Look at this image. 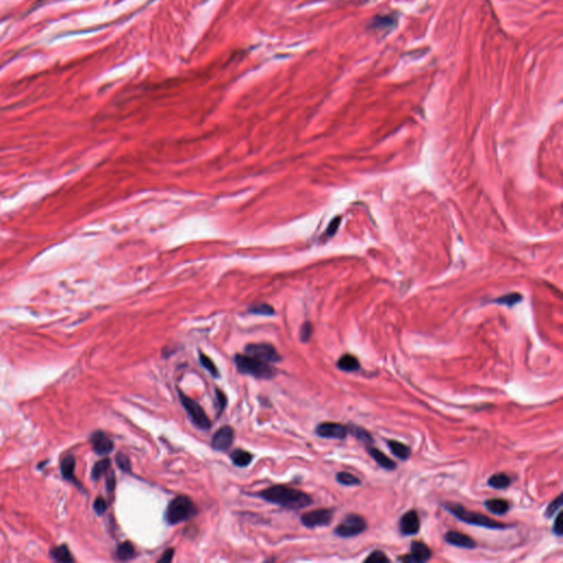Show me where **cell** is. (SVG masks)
Instances as JSON below:
<instances>
[{"label": "cell", "instance_id": "cell-20", "mask_svg": "<svg viewBox=\"0 0 563 563\" xmlns=\"http://www.w3.org/2000/svg\"><path fill=\"white\" fill-rule=\"evenodd\" d=\"M117 558H118L119 560L121 561H127V560H130L132 558L135 557L136 555V549L134 545L129 541H125V543H122L118 546V548H117Z\"/></svg>", "mask_w": 563, "mask_h": 563}, {"label": "cell", "instance_id": "cell-35", "mask_svg": "<svg viewBox=\"0 0 563 563\" xmlns=\"http://www.w3.org/2000/svg\"><path fill=\"white\" fill-rule=\"evenodd\" d=\"M552 531H554V534L558 537H561L562 534H563V525H562V513L559 512L557 515V517L555 519V524H554V528H552Z\"/></svg>", "mask_w": 563, "mask_h": 563}, {"label": "cell", "instance_id": "cell-40", "mask_svg": "<svg viewBox=\"0 0 563 563\" xmlns=\"http://www.w3.org/2000/svg\"><path fill=\"white\" fill-rule=\"evenodd\" d=\"M115 486H116V479H115L114 473H111L107 479V490L109 492H113Z\"/></svg>", "mask_w": 563, "mask_h": 563}, {"label": "cell", "instance_id": "cell-19", "mask_svg": "<svg viewBox=\"0 0 563 563\" xmlns=\"http://www.w3.org/2000/svg\"><path fill=\"white\" fill-rule=\"evenodd\" d=\"M511 477L506 473H495L487 481L488 486L495 488V490H505V488L511 485Z\"/></svg>", "mask_w": 563, "mask_h": 563}, {"label": "cell", "instance_id": "cell-31", "mask_svg": "<svg viewBox=\"0 0 563 563\" xmlns=\"http://www.w3.org/2000/svg\"><path fill=\"white\" fill-rule=\"evenodd\" d=\"M522 300V296L520 294H508L506 296H503V297H499L495 300V302L499 305H507V306H514L516 305L518 301Z\"/></svg>", "mask_w": 563, "mask_h": 563}, {"label": "cell", "instance_id": "cell-18", "mask_svg": "<svg viewBox=\"0 0 563 563\" xmlns=\"http://www.w3.org/2000/svg\"><path fill=\"white\" fill-rule=\"evenodd\" d=\"M386 443L389 445L391 452L400 460L403 461L407 460L412 454L411 448L400 441H396V440H387Z\"/></svg>", "mask_w": 563, "mask_h": 563}, {"label": "cell", "instance_id": "cell-22", "mask_svg": "<svg viewBox=\"0 0 563 563\" xmlns=\"http://www.w3.org/2000/svg\"><path fill=\"white\" fill-rule=\"evenodd\" d=\"M336 480L340 484L344 486H359L361 485V480L355 475L349 473V472H339L336 476Z\"/></svg>", "mask_w": 563, "mask_h": 563}, {"label": "cell", "instance_id": "cell-25", "mask_svg": "<svg viewBox=\"0 0 563 563\" xmlns=\"http://www.w3.org/2000/svg\"><path fill=\"white\" fill-rule=\"evenodd\" d=\"M62 473L64 475L65 479L73 480L74 479V470H75V460L73 456H66V458L62 461Z\"/></svg>", "mask_w": 563, "mask_h": 563}, {"label": "cell", "instance_id": "cell-28", "mask_svg": "<svg viewBox=\"0 0 563 563\" xmlns=\"http://www.w3.org/2000/svg\"><path fill=\"white\" fill-rule=\"evenodd\" d=\"M199 361L201 365H203L204 368L208 371L212 376H214V378H218V376H219V372H218L217 366L215 365L214 362H212V360L209 357H207V355H205L204 353H200Z\"/></svg>", "mask_w": 563, "mask_h": 563}, {"label": "cell", "instance_id": "cell-3", "mask_svg": "<svg viewBox=\"0 0 563 563\" xmlns=\"http://www.w3.org/2000/svg\"><path fill=\"white\" fill-rule=\"evenodd\" d=\"M235 363L239 372L252 375L257 379L270 380L276 374L275 369L269 362L248 354H237L235 357Z\"/></svg>", "mask_w": 563, "mask_h": 563}, {"label": "cell", "instance_id": "cell-36", "mask_svg": "<svg viewBox=\"0 0 563 563\" xmlns=\"http://www.w3.org/2000/svg\"><path fill=\"white\" fill-rule=\"evenodd\" d=\"M340 221H341V218H340V217L334 218V219L330 222V225L328 226V229H327L326 232H325L326 237H332V236L334 235V233L337 232L338 228H339V226H340Z\"/></svg>", "mask_w": 563, "mask_h": 563}, {"label": "cell", "instance_id": "cell-37", "mask_svg": "<svg viewBox=\"0 0 563 563\" xmlns=\"http://www.w3.org/2000/svg\"><path fill=\"white\" fill-rule=\"evenodd\" d=\"M94 508H95V511H96L97 514L102 515V514H104V513L106 512V509H107V504H106L105 499L99 497V498L96 499V502H95Z\"/></svg>", "mask_w": 563, "mask_h": 563}, {"label": "cell", "instance_id": "cell-13", "mask_svg": "<svg viewBox=\"0 0 563 563\" xmlns=\"http://www.w3.org/2000/svg\"><path fill=\"white\" fill-rule=\"evenodd\" d=\"M444 540L448 544L454 547H459V548L464 549H474L476 548V543L469 536H466L459 531L450 530L444 535Z\"/></svg>", "mask_w": 563, "mask_h": 563}, {"label": "cell", "instance_id": "cell-33", "mask_svg": "<svg viewBox=\"0 0 563 563\" xmlns=\"http://www.w3.org/2000/svg\"><path fill=\"white\" fill-rule=\"evenodd\" d=\"M117 464L120 467L122 471L125 472H129L131 470V463H130V460L128 456L124 453H118L117 454Z\"/></svg>", "mask_w": 563, "mask_h": 563}, {"label": "cell", "instance_id": "cell-24", "mask_svg": "<svg viewBox=\"0 0 563 563\" xmlns=\"http://www.w3.org/2000/svg\"><path fill=\"white\" fill-rule=\"evenodd\" d=\"M395 19L393 17H390V15H384V17H376L373 21H372L371 23V28L372 29H376V30H382V29H387L389 26H393L395 24Z\"/></svg>", "mask_w": 563, "mask_h": 563}, {"label": "cell", "instance_id": "cell-34", "mask_svg": "<svg viewBox=\"0 0 563 563\" xmlns=\"http://www.w3.org/2000/svg\"><path fill=\"white\" fill-rule=\"evenodd\" d=\"M312 333V326L310 322H305L300 328V340L302 342L309 341Z\"/></svg>", "mask_w": 563, "mask_h": 563}, {"label": "cell", "instance_id": "cell-30", "mask_svg": "<svg viewBox=\"0 0 563 563\" xmlns=\"http://www.w3.org/2000/svg\"><path fill=\"white\" fill-rule=\"evenodd\" d=\"M562 507V495L558 496L555 501H552L548 507L546 508V513H545V516L547 518H551L555 516V514L559 512V509Z\"/></svg>", "mask_w": 563, "mask_h": 563}, {"label": "cell", "instance_id": "cell-17", "mask_svg": "<svg viewBox=\"0 0 563 563\" xmlns=\"http://www.w3.org/2000/svg\"><path fill=\"white\" fill-rule=\"evenodd\" d=\"M337 368L343 372H357L360 370L361 364L359 360L352 354H343L338 360Z\"/></svg>", "mask_w": 563, "mask_h": 563}, {"label": "cell", "instance_id": "cell-32", "mask_svg": "<svg viewBox=\"0 0 563 563\" xmlns=\"http://www.w3.org/2000/svg\"><path fill=\"white\" fill-rule=\"evenodd\" d=\"M390 561H391V560L389 559V558L386 557V555L384 554V552H383V551H379V550L372 552V554L364 560L365 563H383V562H384V563H387V562H390Z\"/></svg>", "mask_w": 563, "mask_h": 563}, {"label": "cell", "instance_id": "cell-7", "mask_svg": "<svg viewBox=\"0 0 563 563\" xmlns=\"http://www.w3.org/2000/svg\"><path fill=\"white\" fill-rule=\"evenodd\" d=\"M246 354L251 357L258 358L265 362L273 363L280 362L281 355L276 351V349L269 343H253L246 347Z\"/></svg>", "mask_w": 563, "mask_h": 563}, {"label": "cell", "instance_id": "cell-38", "mask_svg": "<svg viewBox=\"0 0 563 563\" xmlns=\"http://www.w3.org/2000/svg\"><path fill=\"white\" fill-rule=\"evenodd\" d=\"M216 394H217L218 404H219V415H220V413L225 410V407L227 405V397L220 390H216Z\"/></svg>", "mask_w": 563, "mask_h": 563}, {"label": "cell", "instance_id": "cell-4", "mask_svg": "<svg viewBox=\"0 0 563 563\" xmlns=\"http://www.w3.org/2000/svg\"><path fill=\"white\" fill-rule=\"evenodd\" d=\"M197 514V508L192 499L187 496H177L168 504L165 517L168 524L176 525L193 518Z\"/></svg>", "mask_w": 563, "mask_h": 563}, {"label": "cell", "instance_id": "cell-26", "mask_svg": "<svg viewBox=\"0 0 563 563\" xmlns=\"http://www.w3.org/2000/svg\"><path fill=\"white\" fill-rule=\"evenodd\" d=\"M52 557L54 558L56 561L60 562H71L73 561V558L70 550L67 549V547L61 546L57 547L54 550H52Z\"/></svg>", "mask_w": 563, "mask_h": 563}, {"label": "cell", "instance_id": "cell-14", "mask_svg": "<svg viewBox=\"0 0 563 563\" xmlns=\"http://www.w3.org/2000/svg\"><path fill=\"white\" fill-rule=\"evenodd\" d=\"M94 451L99 455L110 453L114 449V442L104 432H96L92 437Z\"/></svg>", "mask_w": 563, "mask_h": 563}, {"label": "cell", "instance_id": "cell-27", "mask_svg": "<svg viewBox=\"0 0 563 563\" xmlns=\"http://www.w3.org/2000/svg\"><path fill=\"white\" fill-rule=\"evenodd\" d=\"M109 466H110L109 459H104V460H100L99 462H97V463L95 464L93 471H92L93 479L98 480L99 477H102L106 473V472L109 470Z\"/></svg>", "mask_w": 563, "mask_h": 563}, {"label": "cell", "instance_id": "cell-6", "mask_svg": "<svg viewBox=\"0 0 563 563\" xmlns=\"http://www.w3.org/2000/svg\"><path fill=\"white\" fill-rule=\"evenodd\" d=\"M179 401L182 403L185 411L187 412L189 418L192 419V422L200 429H209L211 426V422L209 418L207 417L206 413L203 408L200 407L198 403H196L192 398L186 396L184 393L179 392Z\"/></svg>", "mask_w": 563, "mask_h": 563}, {"label": "cell", "instance_id": "cell-8", "mask_svg": "<svg viewBox=\"0 0 563 563\" xmlns=\"http://www.w3.org/2000/svg\"><path fill=\"white\" fill-rule=\"evenodd\" d=\"M333 517L332 509H316V511L308 512L301 516V523L307 528L320 527V526H327L331 523Z\"/></svg>", "mask_w": 563, "mask_h": 563}, {"label": "cell", "instance_id": "cell-23", "mask_svg": "<svg viewBox=\"0 0 563 563\" xmlns=\"http://www.w3.org/2000/svg\"><path fill=\"white\" fill-rule=\"evenodd\" d=\"M231 460L237 466H247L252 461V455L244 450H236L231 454Z\"/></svg>", "mask_w": 563, "mask_h": 563}, {"label": "cell", "instance_id": "cell-2", "mask_svg": "<svg viewBox=\"0 0 563 563\" xmlns=\"http://www.w3.org/2000/svg\"><path fill=\"white\" fill-rule=\"evenodd\" d=\"M443 507L447 509L450 514H452L454 517H456L459 520H461V522H463L467 525L479 526V527L494 529V530H502V529L509 528L508 525L496 522V520H493L490 517L485 516V515L467 511V509L460 505V504L445 503L443 504Z\"/></svg>", "mask_w": 563, "mask_h": 563}, {"label": "cell", "instance_id": "cell-1", "mask_svg": "<svg viewBox=\"0 0 563 563\" xmlns=\"http://www.w3.org/2000/svg\"><path fill=\"white\" fill-rule=\"evenodd\" d=\"M267 502L276 504L284 508L300 509L311 505L312 499L308 494L285 485L269 487L259 494Z\"/></svg>", "mask_w": 563, "mask_h": 563}, {"label": "cell", "instance_id": "cell-11", "mask_svg": "<svg viewBox=\"0 0 563 563\" xmlns=\"http://www.w3.org/2000/svg\"><path fill=\"white\" fill-rule=\"evenodd\" d=\"M421 529V520L415 509L404 514L400 520V530L404 536H415Z\"/></svg>", "mask_w": 563, "mask_h": 563}, {"label": "cell", "instance_id": "cell-21", "mask_svg": "<svg viewBox=\"0 0 563 563\" xmlns=\"http://www.w3.org/2000/svg\"><path fill=\"white\" fill-rule=\"evenodd\" d=\"M347 427H348V433L353 434L355 438L360 440V441L364 442L366 445H371L373 443V438H372V435L366 431L365 429L361 428L359 426H354V424H350V426Z\"/></svg>", "mask_w": 563, "mask_h": 563}, {"label": "cell", "instance_id": "cell-5", "mask_svg": "<svg viewBox=\"0 0 563 563\" xmlns=\"http://www.w3.org/2000/svg\"><path fill=\"white\" fill-rule=\"evenodd\" d=\"M366 528L368 524L362 516L358 514H348L334 529V534L341 538H351L362 534Z\"/></svg>", "mask_w": 563, "mask_h": 563}, {"label": "cell", "instance_id": "cell-10", "mask_svg": "<svg viewBox=\"0 0 563 563\" xmlns=\"http://www.w3.org/2000/svg\"><path fill=\"white\" fill-rule=\"evenodd\" d=\"M431 550L421 541H413L411 547V554L400 558L403 562L408 563H423L431 559Z\"/></svg>", "mask_w": 563, "mask_h": 563}, {"label": "cell", "instance_id": "cell-16", "mask_svg": "<svg viewBox=\"0 0 563 563\" xmlns=\"http://www.w3.org/2000/svg\"><path fill=\"white\" fill-rule=\"evenodd\" d=\"M484 506L488 512H491L494 515H498V516L507 514L509 508H511L509 503L502 498L487 499V501H485L484 503Z\"/></svg>", "mask_w": 563, "mask_h": 563}, {"label": "cell", "instance_id": "cell-15", "mask_svg": "<svg viewBox=\"0 0 563 563\" xmlns=\"http://www.w3.org/2000/svg\"><path fill=\"white\" fill-rule=\"evenodd\" d=\"M366 449H368V452L372 456V459H373L381 467H383L384 470L393 471L396 469L395 462L390 459L385 453L382 452L381 450L372 447V445H366Z\"/></svg>", "mask_w": 563, "mask_h": 563}, {"label": "cell", "instance_id": "cell-39", "mask_svg": "<svg viewBox=\"0 0 563 563\" xmlns=\"http://www.w3.org/2000/svg\"><path fill=\"white\" fill-rule=\"evenodd\" d=\"M173 557H174V549H167L165 552H164L160 559H158V562L168 563L173 560Z\"/></svg>", "mask_w": 563, "mask_h": 563}, {"label": "cell", "instance_id": "cell-29", "mask_svg": "<svg viewBox=\"0 0 563 563\" xmlns=\"http://www.w3.org/2000/svg\"><path fill=\"white\" fill-rule=\"evenodd\" d=\"M249 311L251 312V314L261 315V316H272V315H274L273 307L270 306V305H267V304H260V305L253 306V307L250 308Z\"/></svg>", "mask_w": 563, "mask_h": 563}, {"label": "cell", "instance_id": "cell-9", "mask_svg": "<svg viewBox=\"0 0 563 563\" xmlns=\"http://www.w3.org/2000/svg\"><path fill=\"white\" fill-rule=\"evenodd\" d=\"M316 433L321 438L343 440L348 435V427L338 422H322L316 427Z\"/></svg>", "mask_w": 563, "mask_h": 563}, {"label": "cell", "instance_id": "cell-12", "mask_svg": "<svg viewBox=\"0 0 563 563\" xmlns=\"http://www.w3.org/2000/svg\"><path fill=\"white\" fill-rule=\"evenodd\" d=\"M233 438H235V431L229 426L221 427L218 431L214 434L211 440L212 448L217 451H225L229 449L233 443Z\"/></svg>", "mask_w": 563, "mask_h": 563}]
</instances>
